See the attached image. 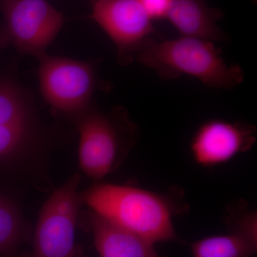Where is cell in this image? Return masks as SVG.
<instances>
[{"label":"cell","instance_id":"obj_17","mask_svg":"<svg viewBox=\"0 0 257 257\" xmlns=\"http://www.w3.org/2000/svg\"><path fill=\"white\" fill-rule=\"evenodd\" d=\"M11 45V40L8 30L5 28V25L0 28V50L9 47Z\"/></svg>","mask_w":257,"mask_h":257},{"label":"cell","instance_id":"obj_5","mask_svg":"<svg viewBox=\"0 0 257 257\" xmlns=\"http://www.w3.org/2000/svg\"><path fill=\"white\" fill-rule=\"evenodd\" d=\"M81 176L74 173L54 191L42 206L30 257H82L75 242L76 226L83 205Z\"/></svg>","mask_w":257,"mask_h":257},{"label":"cell","instance_id":"obj_16","mask_svg":"<svg viewBox=\"0 0 257 257\" xmlns=\"http://www.w3.org/2000/svg\"><path fill=\"white\" fill-rule=\"evenodd\" d=\"M152 21L167 18L174 0H138Z\"/></svg>","mask_w":257,"mask_h":257},{"label":"cell","instance_id":"obj_8","mask_svg":"<svg viewBox=\"0 0 257 257\" xmlns=\"http://www.w3.org/2000/svg\"><path fill=\"white\" fill-rule=\"evenodd\" d=\"M256 141V127L244 121L207 120L193 135L190 152L197 165L205 168L223 165L248 151Z\"/></svg>","mask_w":257,"mask_h":257},{"label":"cell","instance_id":"obj_2","mask_svg":"<svg viewBox=\"0 0 257 257\" xmlns=\"http://www.w3.org/2000/svg\"><path fill=\"white\" fill-rule=\"evenodd\" d=\"M135 60L165 80L187 75L207 87L231 89L244 79L242 68L226 63L214 42L194 37L161 40L151 37L144 42Z\"/></svg>","mask_w":257,"mask_h":257},{"label":"cell","instance_id":"obj_7","mask_svg":"<svg viewBox=\"0 0 257 257\" xmlns=\"http://www.w3.org/2000/svg\"><path fill=\"white\" fill-rule=\"evenodd\" d=\"M89 18L114 44L121 65L132 63L144 42L159 35L138 0H96Z\"/></svg>","mask_w":257,"mask_h":257},{"label":"cell","instance_id":"obj_12","mask_svg":"<svg viewBox=\"0 0 257 257\" xmlns=\"http://www.w3.org/2000/svg\"><path fill=\"white\" fill-rule=\"evenodd\" d=\"M33 96L18 79H0V125L38 119Z\"/></svg>","mask_w":257,"mask_h":257},{"label":"cell","instance_id":"obj_6","mask_svg":"<svg viewBox=\"0 0 257 257\" xmlns=\"http://www.w3.org/2000/svg\"><path fill=\"white\" fill-rule=\"evenodd\" d=\"M5 26L20 53L46 54L64 23V15L46 0H0Z\"/></svg>","mask_w":257,"mask_h":257},{"label":"cell","instance_id":"obj_1","mask_svg":"<svg viewBox=\"0 0 257 257\" xmlns=\"http://www.w3.org/2000/svg\"><path fill=\"white\" fill-rule=\"evenodd\" d=\"M184 197L176 187L160 192L109 183L80 192L83 205L155 244L179 240L174 219L188 211Z\"/></svg>","mask_w":257,"mask_h":257},{"label":"cell","instance_id":"obj_19","mask_svg":"<svg viewBox=\"0 0 257 257\" xmlns=\"http://www.w3.org/2000/svg\"><path fill=\"white\" fill-rule=\"evenodd\" d=\"M253 2H255V3H256V0H253Z\"/></svg>","mask_w":257,"mask_h":257},{"label":"cell","instance_id":"obj_13","mask_svg":"<svg viewBox=\"0 0 257 257\" xmlns=\"http://www.w3.org/2000/svg\"><path fill=\"white\" fill-rule=\"evenodd\" d=\"M32 235L30 223L16 203L0 194V256H14Z\"/></svg>","mask_w":257,"mask_h":257},{"label":"cell","instance_id":"obj_14","mask_svg":"<svg viewBox=\"0 0 257 257\" xmlns=\"http://www.w3.org/2000/svg\"><path fill=\"white\" fill-rule=\"evenodd\" d=\"M194 257H252L257 251V241L228 231L193 241L189 244Z\"/></svg>","mask_w":257,"mask_h":257},{"label":"cell","instance_id":"obj_11","mask_svg":"<svg viewBox=\"0 0 257 257\" xmlns=\"http://www.w3.org/2000/svg\"><path fill=\"white\" fill-rule=\"evenodd\" d=\"M50 133L40 118L0 125V162L30 160L48 145Z\"/></svg>","mask_w":257,"mask_h":257},{"label":"cell","instance_id":"obj_15","mask_svg":"<svg viewBox=\"0 0 257 257\" xmlns=\"http://www.w3.org/2000/svg\"><path fill=\"white\" fill-rule=\"evenodd\" d=\"M224 223L228 231H234L257 241L256 211L245 200H236L226 207Z\"/></svg>","mask_w":257,"mask_h":257},{"label":"cell","instance_id":"obj_3","mask_svg":"<svg viewBox=\"0 0 257 257\" xmlns=\"http://www.w3.org/2000/svg\"><path fill=\"white\" fill-rule=\"evenodd\" d=\"M66 119L76 126L79 133V167L96 182L122 165L140 138V128L123 106L104 111L94 101Z\"/></svg>","mask_w":257,"mask_h":257},{"label":"cell","instance_id":"obj_4","mask_svg":"<svg viewBox=\"0 0 257 257\" xmlns=\"http://www.w3.org/2000/svg\"><path fill=\"white\" fill-rule=\"evenodd\" d=\"M39 61L42 97L57 114L67 118L94 102L98 86L97 63L45 54Z\"/></svg>","mask_w":257,"mask_h":257},{"label":"cell","instance_id":"obj_10","mask_svg":"<svg viewBox=\"0 0 257 257\" xmlns=\"http://www.w3.org/2000/svg\"><path fill=\"white\" fill-rule=\"evenodd\" d=\"M222 18V11L211 8L205 0H174L166 19L181 36L215 42L227 39L218 25Z\"/></svg>","mask_w":257,"mask_h":257},{"label":"cell","instance_id":"obj_18","mask_svg":"<svg viewBox=\"0 0 257 257\" xmlns=\"http://www.w3.org/2000/svg\"><path fill=\"white\" fill-rule=\"evenodd\" d=\"M88 1H89V3H90L91 5H92L93 3H95L96 0H88Z\"/></svg>","mask_w":257,"mask_h":257},{"label":"cell","instance_id":"obj_9","mask_svg":"<svg viewBox=\"0 0 257 257\" xmlns=\"http://www.w3.org/2000/svg\"><path fill=\"white\" fill-rule=\"evenodd\" d=\"M84 227L90 231L100 257H162L155 243L107 220L91 210L83 213Z\"/></svg>","mask_w":257,"mask_h":257}]
</instances>
